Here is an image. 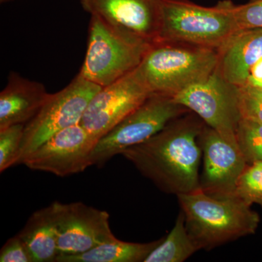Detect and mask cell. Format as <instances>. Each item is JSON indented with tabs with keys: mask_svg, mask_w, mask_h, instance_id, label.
Here are the masks:
<instances>
[{
	"mask_svg": "<svg viewBox=\"0 0 262 262\" xmlns=\"http://www.w3.org/2000/svg\"><path fill=\"white\" fill-rule=\"evenodd\" d=\"M91 15L135 33L149 42L158 39L161 23V0H79Z\"/></svg>",
	"mask_w": 262,
	"mask_h": 262,
	"instance_id": "13",
	"label": "cell"
},
{
	"mask_svg": "<svg viewBox=\"0 0 262 262\" xmlns=\"http://www.w3.org/2000/svg\"><path fill=\"white\" fill-rule=\"evenodd\" d=\"M101 89L77 75L64 89L50 94L24 126L18 165L56 133L80 124L90 101Z\"/></svg>",
	"mask_w": 262,
	"mask_h": 262,
	"instance_id": "7",
	"label": "cell"
},
{
	"mask_svg": "<svg viewBox=\"0 0 262 262\" xmlns=\"http://www.w3.org/2000/svg\"><path fill=\"white\" fill-rule=\"evenodd\" d=\"M235 4L222 0L213 7L189 0H161V23L156 42L183 43L219 51L238 32Z\"/></svg>",
	"mask_w": 262,
	"mask_h": 262,
	"instance_id": "4",
	"label": "cell"
},
{
	"mask_svg": "<svg viewBox=\"0 0 262 262\" xmlns=\"http://www.w3.org/2000/svg\"><path fill=\"white\" fill-rule=\"evenodd\" d=\"M245 84H249L262 89V58L251 71Z\"/></svg>",
	"mask_w": 262,
	"mask_h": 262,
	"instance_id": "25",
	"label": "cell"
},
{
	"mask_svg": "<svg viewBox=\"0 0 262 262\" xmlns=\"http://www.w3.org/2000/svg\"><path fill=\"white\" fill-rule=\"evenodd\" d=\"M188 233L206 251L256 233L257 212L236 195L217 196L201 189L177 195Z\"/></svg>",
	"mask_w": 262,
	"mask_h": 262,
	"instance_id": "2",
	"label": "cell"
},
{
	"mask_svg": "<svg viewBox=\"0 0 262 262\" xmlns=\"http://www.w3.org/2000/svg\"><path fill=\"white\" fill-rule=\"evenodd\" d=\"M97 141L80 124L51 136L22 161L33 170L65 177L93 166L91 156Z\"/></svg>",
	"mask_w": 262,
	"mask_h": 262,
	"instance_id": "11",
	"label": "cell"
},
{
	"mask_svg": "<svg viewBox=\"0 0 262 262\" xmlns=\"http://www.w3.org/2000/svg\"><path fill=\"white\" fill-rule=\"evenodd\" d=\"M215 50L179 42L151 44L139 65L143 78L152 94L177 96L206 80L218 66Z\"/></svg>",
	"mask_w": 262,
	"mask_h": 262,
	"instance_id": "5",
	"label": "cell"
},
{
	"mask_svg": "<svg viewBox=\"0 0 262 262\" xmlns=\"http://www.w3.org/2000/svg\"><path fill=\"white\" fill-rule=\"evenodd\" d=\"M1 262H34L22 239L16 234L10 237L0 251Z\"/></svg>",
	"mask_w": 262,
	"mask_h": 262,
	"instance_id": "24",
	"label": "cell"
},
{
	"mask_svg": "<svg viewBox=\"0 0 262 262\" xmlns=\"http://www.w3.org/2000/svg\"><path fill=\"white\" fill-rule=\"evenodd\" d=\"M206 124L189 112L169 122L163 130L121 155L160 190L187 194L201 189L199 137Z\"/></svg>",
	"mask_w": 262,
	"mask_h": 262,
	"instance_id": "1",
	"label": "cell"
},
{
	"mask_svg": "<svg viewBox=\"0 0 262 262\" xmlns=\"http://www.w3.org/2000/svg\"><path fill=\"white\" fill-rule=\"evenodd\" d=\"M23 124L0 130V172L18 165L23 139Z\"/></svg>",
	"mask_w": 262,
	"mask_h": 262,
	"instance_id": "21",
	"label": "cell"
},
{
	"mask_svg": "<svg viewBox=\"0 0 262 262\" xmlns=\"http://www.w3.org/2000/svg\"><path fill=\"white\" fill-rule=\"evenodd\" d=\"M173 98L226 140L237 144L236 130L241 120L238 86L225 80L217 68L206 80L188 88Z\"/></svg>",
	"mask_w": 262,
	"mask_h": 262,
	"instance_id": "8",
	"label": "cell"
},
{
	"mask_svg": "<svg viewBox=\"0 0 262 262\" xmlns=\"http://www.w3.org/2000/svg\"><path fill=\"white\" fill-rule=\"evenodd\" d=\"M13 1V0H0V3L2 4H5V3H10V2Z\"/></svg>",
	"mask_w": 262,
	"mask_h": 262,
	"instance_id": "26",
	"label": "cell"
},
{
	"mask_svg": "<svg viewBox=\"0 0 262 262\" xmlns=\"http://www.w3.org/2000/svg\"><path fill=\"white\" fill-rule=\"evenodd\" d=\"M34 262L56 261L59 255L56 227L49 207L33 213L18 234Z\"/></svg>",
	"mask_w": 262,
	"mask_h": 262,
	"instance_id": "16",
	"label": "cell"
},
{
	"mask_svg": "<svg viewBox=\"0 0 262 262\" xmlns=\"http://www.w3.org/2000/svg\"><path fill=\"white\" fill-rule=\"evenodd\" d=\"M152 94L138 67L101 88L90 101L80 124L98 142Z\"/></svg>",
	"mask_w": 262,
	"mask_h": 262,
	"instance_id": "9",
	"label": "cell"
},
{
	"mask_svg": "<svg viewBox=\"0 0 262 262\" xmlns=\"http://www.w3.org/2000/svg\"><path fill=\"white\" fill-rule=\"evenodd\" d=\"M151 44L135 33L91 15L87 51L77 75L106 87L138 68Z\"/></svg>",
	"mask_w": 262,
	"mask_h": 262,
	"instance_id": "3",
	"label": "cell"
},
{
	"mask_svg": "<svg viewBox=\"0 0 262 262\" xmlns=\"http://www.w3.org/2000/svg\"><path fill=\"white\" fill-rule=\"evenodd\" d=\"M46 86L15 72L0 93V130L27 122L37 115L50 96Z\"/></svg>",
	"mask_w": 262,
	"mask_h": 262,
	"instance_id": "14",
	"label": "cell"
},
{
	"mask_svg": "<svg viewBox=\"0 0 262 262\" xmlns=\"http://www.w3.org/2000/svg\"><path fill=\"white\" fill-rule=\"evenodd\" d=\"M235 136L248 165L262 161V123L241 118Z\"/></svg>",
	"mask_w": 262,
	"mask_h": 262,
	"instance_id": "19",
	"label": "cell"
},
{
	"mask_svg": "<svg viewBox=\"0 0 262 262\" xmlns=\"http://www.w3.org/2000/svg\"><path fill=\"white\" fill-rule=\"evenodd\" d=\"M48 207L56 227L59 255L79 254L117 239L110 228L108 212L82 202L55 201Z\"/></svg>",
	"mask_w": 262,
	"mask_h": 262,
	"instance_id": "10",
	"label": "cell"
},
{
	"mask_svg": "<svg viewBox=\"0 0 262 262\" xmlns=\"http://www.w3.org/2000/svg\"><path fill=\"white\" fill-rule=\"evenodd\" d=\"M198 251L199 249L188 233L185 217L181 211L170 233L150 253L144 262H183Z\"/></svg>",
	"mask_w": 262,
	"mask_h": 262,
	"instance_id": "18",
	"label": "cell"
},
{
	"mask_svg": "<svg viewBox=\"0 0 262 262\" xmlns=\"http://www.w3.org/2000/svg\"><path fill=\"white\" fill-rule=\"evenodd\" d=\"M171 96L154 94L98 141L93 165L102 167L124 150L152 137L177 117L189 113Z\"/></svg>",
	"mask_w": 262,
	"mask_h": 262,
	"instance_id": "6",
	"label": "cell"
},
{
	"mask_svg": "<svg viewBox=\"0 0 262 262\" xmlns=\"http://www.w3.org/2000/svg\"><path fill=\"white\" fill-rule=\"evenodd\" d=\"M241 118L262 123V89L244 84L238 87Z\"/></svg>",
	"mask_w": 262,
	"mask_h": 262,
	"instance_id": "22",
	"label": "cell"
},
{
	"mask_svg": "<svg viewBox=\"0 0 262 262\" xmlns=\"http://www.w3.org/2000/svg\"><path fill=\"white\" fill-rule=\"evenodd\" d=\"M234 195L250 206L262 207V161L247 165L237 180Z\"/></svg>",
	"mask_w": 262,
	"mask_h": 262,
	"instance_id": "20",
	"label": "cell"
},
{
	"mask_svg": "<svg viewBox=\"0 0 262 262\" xmlns=\"http://www.w3.org/2000/svg\"><path fill=\"white\" fill-rule=\"evenodd\" d=\"M199 141L203 156L201 189L213 196L234 195L237 180L248 165L238 145L206 125Z\"/></svg>",
	"mask_w": 262,
	"mask_h": 262,
	"instance_id": "12",
	"label": "cell"
},
{
	"mask_svg": "<svg viewBox=\"0 0 262 262\" xmlns=\"http://www.w3.org/2000/svg\"><path fill=\"white\" fill-rule=\"evenodd\" d=\"M164 238L165 237L146 244L125 242L117 239L79 254L59 255L56 262H144Z\"/></svg>",
	"mask_w": 262,
	"mask_h": 262,
	"instance_id": "17",
	"label": "cell"
},
{
	"mask_svg": "<svg viewBox=\"0 0 262 262\" xmlns=\"http://www.w3.org/2000/svg\"><path fill=\"white\" fill-rule=\"evenodd\" d=\"M234 16L239 30L262 29V0H249L244 5H235Z\"/></svg>",
	"mask_w": 262,
	"mask_h": 262,
	"instance_id": "23",
	"label": "cell"
},
{
	"mask_svg": "<svg viewBox=\"0 0 262 262\" xmlns=\"http://www.w3.org/2000/svg\"><path fill=\"white\" fill-rule=\"evenodd\" d=\"M217 70L235 85L242 86L262 58V29H244L234 34L218 51Z\"/></svg>",
	"mask_w": 262,
	"mask_h": 262,
	"instance_id": "15",
	"label": "cell"
}]
</instances>
